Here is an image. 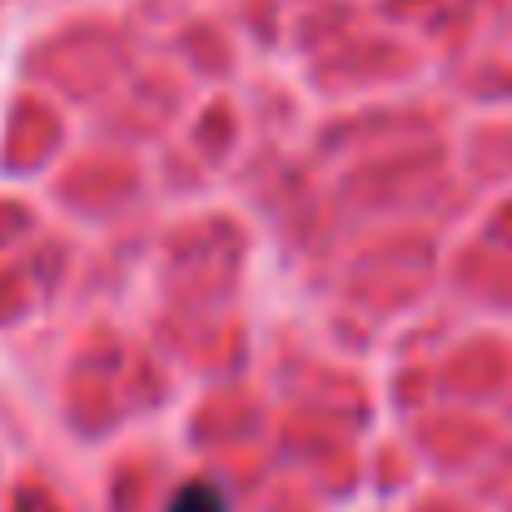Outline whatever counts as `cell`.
Wrapping results in <instances>:
<instances>
[{
    "instance_id": "1",
    "label": "cell",
    "mask_w": 512,
    "mask_h": 512,
    "mask_svg": "<svg viewBox=\"0 0 512 512\" xmlns=\"http://www.w3.org/2000/svg\"><path fill=\"white\" fill-rule=\"evenodd\" d=\"M170 512H229V498L214 483H184L170 498Z\"/></svg>"
}]
</instances>
